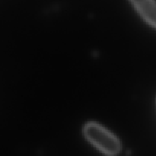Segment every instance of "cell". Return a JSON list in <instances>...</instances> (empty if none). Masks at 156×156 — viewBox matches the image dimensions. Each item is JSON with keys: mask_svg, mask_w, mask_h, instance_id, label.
<instances>
[{"mask_svg": "<svg viewBox=\"0 0 156 156\" xmlns=\"http://www.w3.org/2000/svg\"><path fill=\"white\" fill-rule=\"evenodd\" d=\"M84 134L88 141L106 155H115L120 151V143L117 137L98 123L85 125Z\"/></svg>", "mask_w": 156, "mask_h": 156, "instance_id": "6da1fadb", "label": "cell"}, {"mask_svg": "<svg viewBox=\"0 0 156 156\" xmlns=\"http://www.w3.org/2000/svg\"><path fill=\"white\" fill-rule=\"evenodd\" d=\"M143 18L156 28L155 0H130Z\"/></svg>", "mask_w": 156, "mask_h": 156, "instance_id": "7a4b0ae2", "label": "cell"}]
</instances>
